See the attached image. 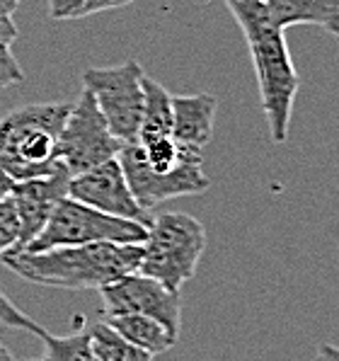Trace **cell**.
<instances>
[{
	"label": "cell",
	"mask_w": 339,
	"mask_h": 361,
	"mask_svg": "<svg viewBox=\"0 0 339 361\" xmlns=\"http://www.w3.org/2000/svg\"><path fill=\"white\" fill-rule=\"evenodd\" d=\"M313 361H339V347H335V344H320Z\"/></svg>",
	"instance_id": "cell-24"
},
{
	"label": "cell",
	"mask_w": 339,
	"mask_h": 361,
	"mask_svg": "<svg viewBox=\"0 0 339 361\" xmlns=\"http://www.w3.org/2000/svg\"><path fill=\"white\" fill-rule=\"evenodd\" d=\"M143 259V243H90V245L54 247L44 252L3 255L0 264L20 279L39 286L102 288L119 276L136 271Z\"/></svg>",
	"instance_id": "cell-1"
},
{
	"label": "cell",
	"mask_w": 339,
	"mask_h": 361,
	"mask_svg": "<svg viewBox=\"0 0 339 361\" xmlns=\"http://www.w3.org/2000/svg\"><path fill=\"white\" fill-rule=\"evenodd\" d=\"M18 5H20V0H0V13L13 15L15 10H18Z\"/></svg>",
	"instance_id": "cell-26"
},
{
	"label": "cell",
	"mask_w": 339,
	"mask_h": 361,
	"mask_svg": "<svg viewBox=\"0 0 339 361\" xmlns=\"http://www.w3.org/2000/svg\"><path fill=\"white\" fill-rule=\"evenodd\" d=\"M73 102H39L10 109L0 116V168L15 182L56 172L58 133Z\"/></svg>",
	"instance_id": "cell-2"
},
{
	"label": "cell",
	"mask_w": 339,
	"mask_h": 361,
	"mask_svg": "<svg viewBox=\"0 0 339 361\" xmlns=\"http://www.w3.org/2000/svg\"><path fill=\"white\" fill-rule=\"evenodd\" d=\"M102 318L107 320L126 342H131L133 347L148 352L151 357L165 354L168 349L175 347L177 337H180L172 330H168L163 323L148 318V315L124 313V315H102Z\"/></svg>",
	"instance_id": "cell-13"
},
{
	"label": "cell",
	"mask_w": 339,
	"mask_h": 361,
	"mask_svg": "<svg viewBox=\"0 0 339 361\" xmlns=\"http://www.w3.org/2000/svg\"><path fill=\"white\" fill-rule=\"evenodd\" d=\"M207 247V231L202 221L189 214L153 216L143 240V259L138 271L153 276L170 291H180L197 274L199 259Z\"/></svg>",
	"instance_id": "cell-3"
},
{
	"label": "cell",
	"mask_w": 339,
	"mask_h": 361,
	"mask_svg": "<svg viewBox=\"0 0 339 361\" xmlns=\"http://www.w3.org/2000/svg\"><path fill=\"white\" fill-rule=\"evenodd\" d=\"M252 56L254 78H257L259 99L266 116L271 141L283 143L291 129V114L301 78L296 73L291 51L281 27H269L259 35L245 39Z\"/></svg>",
	"instance_id": "cell-4"
},
{
	"label": "cell",
	"mask_w": 339,
	"mask_h": 361,
	"mask_svg": "<svg viewBox=\"0 0 339 361\" xmlns=\"http://www.w3.org/2000/svg\"><path fill=\"white\" fill-rule=\"evenodd\" d=\"M148 226L116 219L102 211L63 197L49 216L42 233L22 252H44L54 247L90 245V243H143Z\"/></svg>",
	"instance_id": "cell-5"
},
{
	"label": "cell",
	"mask_w": 339,
	"mask_h": 361,
	"mask_svg": "<svg viewBox=\"0 0 339 361\" xmlns=\"http://www.w3.org/2000/svg\"><path fill=\"white\" fill-rule=\"evenodd\" d=\"M276 27L286 30L293 25H320L327 27L339 15L337 0H264Z\"/></svg>",
	"instance_id": "cell-14"
},
{
	"label": "cell",
	"mask_w": 339,
	"mask_h": 361,
	"mask_svg": "<svg viewBox=\"0 0 339 361\" xmlns=\"http://www.w3.org/2000/svg\"><path fill=\"white\" fill-rule=\"evenodd\" d=\"M68 197L80 204L102 211V214L116 216V219L136 221L148 226L153 214H148L133 197L129 180L121 170L119 158H109L94 168L70 175Z\"/></svg>",
	"instance_id": "cell-10"
},
{
	"label": "cell",
	"mask_w": 339,
	"mask_h": 361,
	"mask_svg": "<svg viewBox=\"0 0 339 361\" xmlns=\"http://www.w3.org/2000/svg\"><path fill=\"white\" fill-rule=\"evenodd\" d=\"M20 240V216L13 199H0V257L13 252Z\"/></svg>",
	"instance_id": "cell-18"
},
{
	"label": "cell",
	"mask_w": 339,
	"mask_h": 361,
	"mask_svg": "<svg viewBox=\"0 0 339 361\" xmlns=\"http://www.w3.org/2000/svg\"><path fill=\"white\" fill-rule=\"evenodd\" d=\"M15 185H18V182H15L13 177L8 175V172H5L3 168H0V199H8L10 194H13Z\"/></svg>",
	"instance_id": "cell-25"
},
{
	"label": "cell",
	"mask_w": 339,
	"mask_h": 361,
	"mask_svg": "<svg viewBox=\"0 0 339 361\" xmlns=\"http://www.w3.org/2000/svg\"><path fill=\"white\" fill-rule=\"evenodd\" d=\"M218 99L209 92L172 95V136L187 151L202 153L214 138V121Z\"/></svg>",
	"instance_id": "cell-12"
},
{
	"label": "cell",
	"mask_w": 339,
	"mask_h": 361,
	"mask_svg": "<svg viewBox=\"0 0 339 361\" xmlns=\"http://www.w3.org/2000/svg\"><path fill=\"white\" fill-rule=\"evenodd\" d=\"M143 116L138 126V138H153V136H172V95L153 78H143Z\"/></svg>",
	"instance_id": "cell-15"
},
{
	"label": "cell",
	"mask_w": 339,
	"mask_h": 361,
	"mask_svg": "<svg viewBox=\"0 0 339 361\" xmlns=\"http://www.w3.org/2000/svg\"><path fill=\"white\" fill-rule=\"evenodd\" d=\"M20 82H25V71H22L20 61L15 59L10 44L0 42V92L20 85Z\"/></svg>",
	"instance_id": "cell-20"
},
{
	"label": "cell",
	"mask_w": 339,
	"mask_h": 361,
	"mask_svg": "<svg viewBox=\"0 0 339 361\" xmlns=\"http://www.w3.org/2000/svg\"><path fill=\"white\" fill-rule=\"evenodd\" d=\"M68 182H70V172L66 170V165H61L51 175L37 177V180H25L15 185L10 199H13L20 216V240L13 252L8 255L22 252L42 233L49 216L56 209V204L63 197H68Z\"/></svg>",
	"instance_id": "cell-11"
},
{
	"label": "cell",
	"mask_w": 339,
	"mask_h": 361,
	"mask_svg": "<svg viewBox=\"0 0 339 361\" xmlns=\"http://www.w3.org/2000/svg\"><path fill=\"white\" fill-rule=\"evenodd\" d=\"M116 158H119L121 170L129 180L133 197L148 214H153V209H158L160 204L170 202V199L194 197V194H202L211 187V180L202 170V155L185 158L170 172H155L143 160L138 143L131 141L121 143V151L116 153Z\"/></svg>",
	"instance_id": "cell-7"
},
{
	"label": "cell",
	"mask_w": 339,
	"mask_h": 361,
	"mask_svg": "<svg viewBox=\"0 0 339 361\" xmlns=\"http://www.w3.org/2000/svg\"><path fill=\"white\" fill-rule=\"evenodd\" d=\"M39 340L44 342V359L42 361H94L92 342L87 325L70 335L56 337L49 330L39 332Z\"/></svg>",
	"instance_id": "cell-17"
},
{
	"label": "cell",
	"mask_w": 339,
	"mask_h": 361,
	"mask_svg": "<svg viewBox=\"0 0 339 361\" xmlns=\"http://www.w3.org/2000/svg\"><path fill=\"white\" fill-rule=\"evenodd\" d=\"M90 0H49V15L54 20H78L85 18Z\"/></svg>",
	"instance_id": "cell-21"
},
{
	"label": "cell",
	"mask_w": 339,
	"mask_h": 361,
	"mask_svg": "<svg viewBox=\"0 0 339 361\" xmlns=\"http://www.w3.org/2000/svg\"><path fill=\"white\" fill-rule=\"evenodd\" d=\"M337 3H339V0H337Z\"/></svg>",
	"instance_id": "cell-30"
},
{
	"label": "cell",
	"mask_w": 339,
	"mask_h": 361,
	"mask_svg": "<svg viewBox=\"0 0 339 361\" xmlns=\"http://www.w3.org/2000/svg\"><path fill=\"white\" fill-rule=\"evenodd\" d=\"M121 151V141L109 131L104 114L90 90L82 87L78 102H73L63 129L58 133V160L70 175L85 172L94 165L116 158Z\"/></svg>",
	"instance_id": "cell-8"
},
{
	"label": "cell",
	"mask_w": 339,
	"mask_h": 361,
	"mask_svg": "<svg viewBox=\"0 0 339 361\" xmlns=\"http://www.w3.org/2000/svg\"><path fill=\"white\" fill-rule=\"evenodd\" d=\"M94 361H97V359H94Z\"/></svg>",
	"instance_id": "cell-29"
},
{
	"label": "cell",
	"mask_w": 339,
	"mask_h": 361,
	"mask_svg": "<svg viewBox=\"0 0 339 361\" xmlns=\"http://www.w3.org/2000/svg\"><path fill=\"white\" fill-rule=\"evenodd\" d=\"M325 30H330L332 35L339 37V15H337V18H332V20H330V25H327Z\"/></svg>",
	"instance_id": "cell-27"
},
{
	"label": "cell",
	"mask_w": 339,
	"mask_h": 361,
	"mask_svg": "<svg viewBox=\"0 0 339 361\" xmlns=\"http://www.w3.org/2000/svg\"><path fill=\"white\" fill-rule=\"evenodd\" d=\"M337 39H339V37H337Z\"/></svg>",
	"instance_id": "cell-31"
},
{
	"label": "cell",
	"mask_w": 339,
	"mask_h": 361,
	"mask_svg": "<svg viewBox=\"0 0 339 361\" xmlns=\"http://www.w3.org/2000/svg\"><path fill=\"white\" fill-rule=\"evenodd\" d=\"M0 361H15V359H13V354L8 352V347H5L3 342H0Z\"/></svg>",
	"instance_id": "cell-28"
},
{
	"label": "cell",
	"mask_w": 339,
	"mask_h": 361,
	"mask_svg": "<svg viewBox=\"0 0 339 361\" xmlns=\"http://www.w3.org/2000/svg\"><path fill=\"white\" fill-rule=\"evenodd\" d=\"M136 3V0H90L87 3V15H97V13H107V10H116V8H126V5Z\"/></svg>",
	"instance_id": "cell-22"
},
{
	"label": "cell",
	"mask_w": 339,
	"mask_h": 361,
	"mask_svg": "<svg viewBox=\"0 0 339 361\" xmlns=\"http://www.w3.org/2000/svg\"><path fill=\"white\" fill-rule=\"evenodd\" d=\"M102 315L138 313L163 323L168 330L180 335L182 327V296L180 291H170L153 276L143 271H129L112 284L99 288Z\"/></svg>",
	"instance_id": "cell-9"
},
{
	"label": "cell",
	"mask_w": 339,
	"mask_h": 361,
	"mask_svg": "<svg viewBox=\"0 0 339 361\" xmlns=\"http://www.w3.org/2000/svg\"><path fill=\"white\" fill-rule=\"evenodd\" d=\"M143 78L146 73H143L141 63L133 59L119 66L82 71V87L90 90L99 112L107 119L109 131L121 143H131L138 136L143 102H146Z\"/></svg>",
	"instance_id": "cell-6"
},
{
	"label": "cell",
	"mask_w": 339,
	"mask_h": 361,
	"mask_svg": "<svg viewBox=\"0 0 339 361\" xmlns=\"http://www.w3.org/2000/svg\"><path fill=\"white\" fill-rule=\"evenodd\" d=\"M18 39V25L13 22V15L0 13V42L13 44Z\"/></svg>",
	"instance_id": "cell-23"
},
{
	"label": "cell",
	"mask_w": 339,
	"mask_h": 361,
	"mask_svg": "<svg viewBox=\"0 0 339 361\" xmlns=\"http://www.w3.org/2000/svg\"><path fill=\"white\" fill-rule=\"evenodd\" d=\"M0 325L13 327V330H27V332H32V335H39V332L44 330L42 325L30 318V315L22 313L3 291H0Z\"/></svg>",
	"instance_id": "cell-19"
},
{
	"label": "cell",
	"mask_w": 339,
	"mask_h": 361,
	"mask_svg": "<svg viewBox=\"0 0 339 361\" xmlns=\"http://www.w3.org/2000/svg\"><path fill=\"white\" fill-rule=\"evenodd\" d=\"M87 332H90L92 352L97 361H153L155 359L148 352H143V349L133 347L131 342H126L104 318L87 325Z\"/></svg>",
	"instance_id": "cell-16"
}]
</instances>
